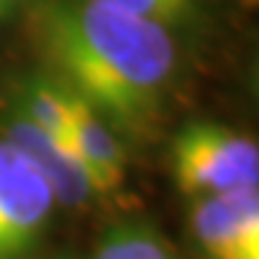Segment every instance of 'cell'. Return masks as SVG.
Masks as SVG:
<instances>
[{
    "label": "cell",
    "instance_id": "6da1fadb",
    "mask_svg": "<svg viewBox=\"0 0 259 259\" xmlns=\"http://www.w3.org/2000/svg\"><path fill=\"white\" fill-rule=\"evenodd\" d=\"M32 35L55 81L115 130L156 115L173 81L170 29L95 0H29Z\"/></svg>",
    "mask_w": 259,
    "mask_h": 259
},
{
    "label": "cell",
    "instance_id": "7a4b0ae2",
    "mask_svg": "<svg viewBox=\"0 0 259 259\" xmlns=\"http://www.w3.org/2000/svg\"><path fill=\"white\" fill-rule=\"evenodd\" d=\"M176 187L190 199L259 185L256 141L216 121H190L170 144Z\"/></svg>",
    "mask_w": 259,
    "mask_h": 259
},
{
    "label": "cell",
    "instance_id": "3957f363",
    "mask_svg": "<svg viewBox=\"0 0 259 259\" xmlns=\"http://www.w3.org/2000/svg\"><path fill=\"white\" fill-rule=\"evenodd\" d=\"M55 199L37 170L0 136V259H23L37 245Z\"/></svg>",
    "mask_w": 259,
    "mask_h": 259
},
{
    "label": "cell",
    "instance_id": "277c9868",
    "mask_svg": "<svg viewBox=\"0 0 259 259\" xmlns=\"http://www.w3.org/2000/svg\"><path fill=\"white\" fill-rule=\"evenodd\" d=\"M190 228L210 259H259V190L193 199Z\"/></svg>",
    "mask_w": 259,
    "mask_h": 259
},
{
    "label": "cell",
    "instance_id": "5b68a950",
    "mask_svg": "<svg viewBox=\"0 0 259 259\" xmlns=\"http://www.w3.org/2000/svg\"><path fill=\"white\" fill-rule=\"evenodd\" d=\"M3 139L37 170V176L44 179L47 187L52 190L55 202L78 207V204L93 202L98 196L90 176H87V170L81 167L78 156L69 147V141L49 136L47 130L32 124L18 110L3 121Z\"/></svg>",
    "mask_w": 259,
    "mask_h": 259
},
{
    "label": "cell",
    "instance_id": "8992f818",
    "mask_svg": "<svg viewBox=\"0 0 259 259\" xmlns=\"http://www.w3.org/2000/svg\"><path fill=\"white\" fill-rule=\"evenodd\" d=\"M66 141L78 156L81 167L87 170L98 196H112L124 187L127 153H124V144L118 139V130L110 127L83 101H78V107H75V118Z\"/></svg>",
    "mask_w": 259,
    "mask_h": 259
},
{
    "label": "cell",
    "instance_id": "52a82bcc",
    "mask_svg": "<svg viewBox=\"0 0 259 259\" xmlns=\"http://www.w3.org/2000/svg\"><path fill=\"white\" fill-rule=\"evenodd\" d=\"M75 107H78V98L66 93L55 78L35 75L18 87V112L61 141L69 139Z\"/></svg>",
    "mask_w": 259,
    "mask_h": 259
},
{
    "label": "cell",
    "instance_id": "ba28073f",
    "mask_svg": "<svg viewBox=\"0 0 259 259\" xmlns=\"http://www.w3.org/2000/svg\"><path fill=\"white\" fill-rule=\"evenodd\" d=\"M93 259H176V253L156 231L127 225L107 233Z\"/></svg>",
    "mask_w": 259,
    "mask_h": 259
},
{
    "label": "cell",
    "instance_id": "9c48e42d",
    "mask_svg": "<svg viewBox=\"0 0 259 259\" xmlns=\"http://www.w3.org/2000/svg\"><path fill=\"white\" fill-rule=\"evenodd\" d=\"M95 3H107V6L130 12V15L156 20V23H161L167 29L173 23H179V20L190 18L202 6V0H95Z\"/></svg>",
    "mask_w": 259,
    "mask_h": 259
},
{
    "label": "cell",
    "instance_id": "30bf717a",
    "mask_svg": "<svg viewBox=\"0 0 259 259\" xmlns=\"http://www.w3.org/2000/svg\"><path fill=\"white\" fill-rule=\"evenodd\" d=\"M61 259H64V256H61Z\"/></svg>",
    "mask_w": 259,
    "mask_h": 259
}]
</instances>
